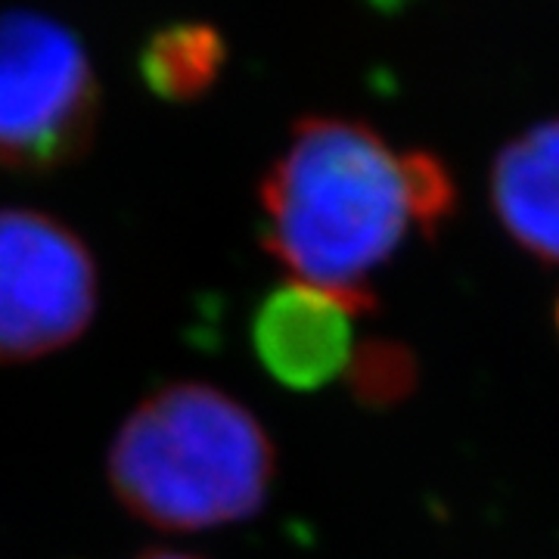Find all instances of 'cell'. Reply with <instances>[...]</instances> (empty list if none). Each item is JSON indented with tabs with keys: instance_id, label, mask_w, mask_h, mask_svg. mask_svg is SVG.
I'll use <instances>...</instances> for the list:
<instances>
[{
	"instance_id": "obj_3",
	"label": "cell",
	"mask_w": 559,
	"mask_h": 559,
	"mask_svg": "<svg viewBox=\"0 0 559 559\" xmlns=\"http://www.w3.org/2000/svg\"><path fill=\"white\" fill-rule=\"evenodd\" d=\"M100 84L81 40L32 10L0 13V168L53 175L91 150Z\"/></svg>"
},
{
	"instance_id": "obj_1",
	"label": "cell",
	"mask_w": 559,
	"mask_h": 559,
	"mask_svg": "<svg viewBox=\"0 0 559 559\" xmlns=\"http://www.w3.org/2000/svg\"><path fill=\"white\" fill-rule=\"evenodd\" d=\"M457 205L432 153L399 150L355 119H301L259 187L261 242L296 280L358 314L373 280L414 234L432 237Z\"/></svg>"
},
{
	"instance_id": "obj_9",
	"label": "cell",
	"mask_w": 559,
	"mask_h": 559,
	"mask_svg": "<svg viewBox=\"0 0 559 559\" xmlns=\"http://www.w3.org/2000/svg\"><path fill=\"white\" fill-rule=\"evenodd\" d=\"M138 559H200V557H187V554H168V550H156V554H143Z\"/></svg>"
},
{
	"instance_id": "obj_10",
	"label": "cell",
	"mask_w": 559,
	"mask_h": 559,
	"mask_svg": "<svg viewBox=\"0 0 559 559\" xmlns=\"http://www.w3.org/2000/svg\"><path fill=\"white\" fill-rule=\"evenodd\" d=\"M557 333H559V305H557Z\"/></svg>"
},
{
	"instance_id": "obj_7",
	"label": "cell",
	"mask_w": 559,
	"mask_h": 559,
	"mask_svg": "<svg viewBox=\"0 0 559 559\" xmlns=\"http://www.w3.org/2000/svg\"><path fill=\"white\" fill-rule=\"evenodd\" d=\"M224 66V40L209 25H171L156 32L143 57L140 75L146 87L171 103L200 100L218 81Z\"/></svg>"
},
{
	"instance_id": "obj_2",
	"label": "cell",
	"mask_w": 559,
	"mask_h": 559,
	"mask_svg": "<svg viewBox=\"0 0 559 559\" xmlns=\"http://www.w3.org/2000/svg\"><path fill=\"white\" fill-rule=\"evenodd\" d=\"M277 476L259 417L209 382H171L124 417L106 454L121 507L162 532L252 520Z\"/></svg>"
},
{
	"instance_id": "obj_4",
	"label": "cell",
	"mask_w": 559,
	"mask_h": 559,
	"mask_svg": "<svg viewBox=\"0 0 559 559\" xmlns=\"http://www.w3.org/2000/svg\"><path fill=\"white\" fill-rule=\"evenodd\" d=\"M100 305L91 246L47 212L0 209V364L57 355Z\"/></svg>"
},
{
	"instance_id": "obj_5",
	"label": "cell",
	"mask_w": 559,
	"mask_h": 559,
	"mask_svg": "<svg viewBox=\"0 0 559 559\" xmlns=\"http://www.w3.org/2000/svg\"><path fill=\"white\" fill-rule=\"evenodd\" d=\"M355 308L308 283L271 289L252 318V348L264 373L293 392H318L345 377L355 355Z\"/></svg>"
},
{
	"instance_id": "obj_6",
	"label": "cell",
	"mask_w": 559,
	"mask_h": 559,
	"mask_svg": "<svg viewBox=\"0 0 559 559\" xmlns=\"http://www.w3.org/2000/svg\"><path fill=\"white\" fill-rule=\"evenodd\" d=\"M491 202L525 252L559 264V121L535 124L500 150Z\"/></svg>"
},
{
	"instance_id": "obj_8",
	"label": "cell",
	"mask_w": 559,
	"mask_h": 559,
	"mask_svg": "<svg viewBox=\"0 0 559 559\" xmlns=\"http://www.w3.org/2000/svg\"><path fill=\"white\" fill-rule=\"evenodd\" d=\"M345 380L352 385L355 399L382 407V404H395L401 395L411 392L417 380V367L414 358L395 342H367L355 348Z\"/></svg>"
}]
</instances>
